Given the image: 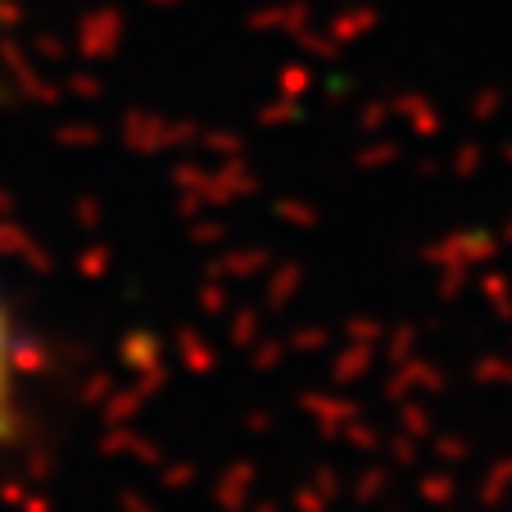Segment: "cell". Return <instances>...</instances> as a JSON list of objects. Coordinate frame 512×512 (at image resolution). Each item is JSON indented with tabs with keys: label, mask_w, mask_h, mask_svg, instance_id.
<instances>
[{
	"label": "cell",
	"mask_w": 512,
	"mask_h": 512,
	"mask_svg": "<svg viewBox=\"0 0 512 512\" xmlns=\"http://www.w3.org/2000/svg\"><path fill=\"white\" fill-rule=\"evenodd\" d=\"M23 426V354L10 300L0 290V445H10Z\"/></svg>",
	"instance_id": "obj_1"
},
{
	"label": "cell",
	"mask_w": 512,
	"mask_h": 512,
	"mask_svg": "<svg viewBox=\"0 0 512 512\" xmlns=\"http://www.w3.org/2000/svg\"><path fill=\"white\" fill-rule=\"evenodd\" d=\"M5 14H10V0H0V28H5Z\"/></svg>",
	"instance_id": "obj_2"
}]
</instances>
